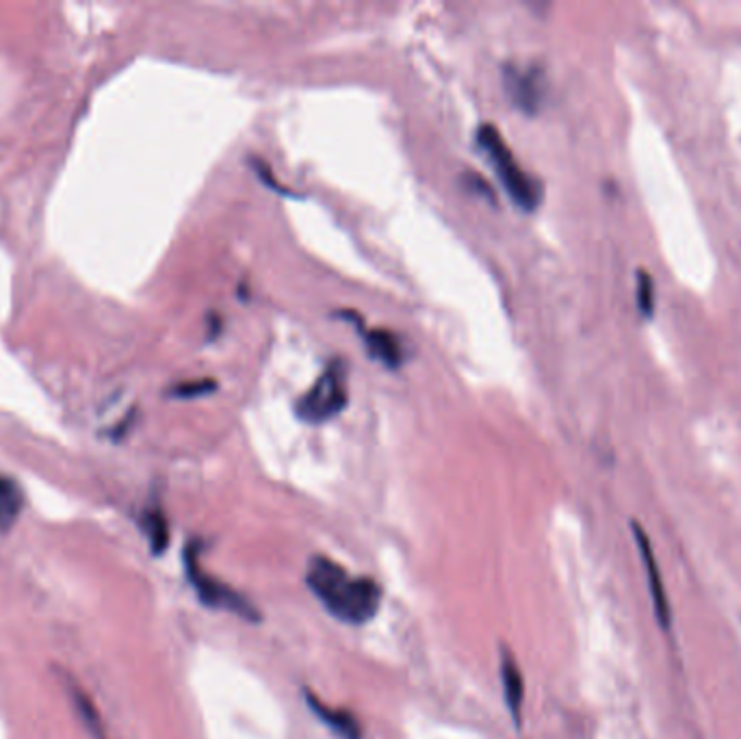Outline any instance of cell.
Wrapping results in <instances>:
<instances>
[{
  "label": "cell",
  "mask_w": 741,
  "mask_h": 739,
  "mask_svg": "<svg viewBox=\"0 0 741 739\" xmlns=\"http://www.w3.org/2000/svg\"><path fill=\"white\" fill-rule=\"evenodd\" d=\"M306 586L341 623L365 625L382 605V588L371 577H351L338 562L314 555L306 570Z\"/></svg>",
  "instance_id": "cell-1"
},
{
  "label": "cell",
  "mask_w": 741,
  "mask_h": 739,
  "mask_svg": "<svg viewBox=\"0 0 741 739\" xmlns=\"http://www.w3.org/2000/svg\"><path fill=\"white\" fill-rule=\"evenodd\" d=\"M480 150L489 157L498 183L503 185L509 200L520 211H533L542 200L540 183L529 176L516 161L511 148L505 144L501 131L493 124H482L476 133Z\"/></svg>",
  "instance_id": "cell-2"
},
{
  "label": "cell",
  "mask_w": 741,
  "mask_h": 739,
  "mask_svg": "<svg viewBox=\"0 0 741 739\" xmlns=\"http://www.w3.org/2000/svg\"><path fill=\"white\" fill-rule=\"evenodd\" d=\"M347 402H349L347 369L343 360H334L323 369L317 382L297 399L295 415L304 423L319 426L338 417L347 408Z\"/></svg>",
  "instance_id": "cell-3"
},
{
  "label": "cell",
  "mask_w": 741,
  "mask_h": 739,
  "mask_svg": "<svg viewBox=\"0 0 741 739\" xmlns=\"http://www.w3.org/2000/svg\"><path fill=\"white\" fill-rule=\"evenodd\" d=\"M200 542H189L185 549V570L192 581V586L198 592V599L202 605L220 612H231L244 618L247 623H260V612L247 601L244 594H239L235 588L226 586L218 577L209 575L200 566Z\"/></svg>",
  "instance_id": "cell-4"
},
{
  "label": "cell",
  "mask_w": 741,
  "mask_h": 739,
  "mask_svg": "<svg viewBox=\"0 0 741 739\" xmlns=\"http://www.w3.org/2000/svg\"><path fill=\"white\" fill-rule=\"evenodd\" d=\"M503 85L511 104L522 113H535L540 109L544 100V81L540 70L507 65L503 72Z\"/></svg>",
  "instance_id": "cell-5"
},
{
  "label": "cell",
  "mask_w": 741,
  "mask_h": 739,
  "mask_svg": "<svg viewBox=\"0 0 741 739\" xmlns=\"http://www.w3.org/2000/svg\"><path fill=\"white\" fill-rule=\"evenodd\" d=\"M633 535H635V542H638V549H640L644 568H646L649 590H651L655 616H657L662 629H664V631H670V627H672V609H670V603H668V594H666V588H664V579H662V570H659L655 551H653L651 540H649V535H646V531H644L642 525L633 522Z\"/></svg>",
  "instance_id": "cell-6"
},
{
  "label": "cell",
  "mask_w": 741,
  "mask_h": 739,
  "mask_svg": "<svg viewBox=\"0 0 741 739\" xmlns=\"http://www.w3.org/2000/svg\"><path fill=\"white\" fill-rule=\"evenodd\" d=\"M308 707L312 710V714L325 725L330 727L336 736L341 739H362V727L358 723V718L347 712V710H336L325 705L319 697H314L310 690L304 692Z\"/></svg>",
  "instance_id": "cell-7"
},
{
  "label": "cell",
  "mask_w": 741,
  "mask_h": 739,
  "mask_svg": "<svg viewBox=\"0 0 741 739\" xmlns=\"http://www.w3.org/2000/svg\"><path fill=\"white\" fill-rule=\"evenodd\" d=\"M501 683H503V697H505L507 712L511 714L516 729H520L524 686H522V675L518 670V664L507 649H503V653H501Z\"/></svg>",
  "instance_id": "cell-8"
},
{
  "label": "cell",
  "mask_w": 741,
  "mask_h": 739,
  "mask_svg": "<svg viewBox=\"0 0 741 739\" xmlns=\"http://www.w3.org/2000/svg\"><path fill=\"white\" fill-rule=\"evenodd\" d=\"M365 345L373 360L382 362L386 369H399L404 365V347L395 332L386 328H373L365 332Z\"/></svg>",
  "instance_id": "cell-9"
},
{
  "label": "cell",
  "mask_w": 741,
  "mask_h": 739,
  "mask_svg": "<svg viewBox=\"0 0 741 739\" xmlns=\"http://www.w3.org/2000/svg\"><path fill=\"white\" fill-rule=\"evenodd\" d=\"M22 503H24V496L20 486L13 480L0 476V535L7 533L17 520Z\"/></svg>",
  "instance_id": "cell-10"
},
{
  "label": "cell",
  "mask_w": 741,
  "mask_h": 739,
  "mask_svg": "<svg viewBox=\"0 0 741 739\" xmlns=\"http://www.w3.org/2000/svg\"><path fill=\"white\" fill-rule=\"evenodd\" d=\"M144 531H146V535L150 540V546H152V551L157 555L168 549V544H170V525H168L165 514L159 507L146 509V514H144Z\"/></svg>",
  "instance_id": "cell-11"
},
{
  "label": "cell",
  "mask_w": 741,
  "mask_h": 739,
  "mask_svg": "<svg viewBox=\"0 0 741 739\" xmlns=\"http://www.w3.org/2000/svg\"><path fill=\"white\" fill-rule=\"evenodd\" d=\"M213 391H218V382L215 380H192V382H181L174 389H170V397L196 399V397L209 395Z\"/></svg>",
  "instance_id": "cell-12"
},
{
  "label": "cell",
  "mask_w": 741,
  "mask_h": 739,
  "mask_svg": "<svg viewBox=\"0 0 741 739\" xmlns=\"http://www.w3.org/2000/svg\"><path fill=\"white\" fill-rule=\"evenodd\" d=\"M655 286H653V280L651 275L642 269L638 271V306L642 310V315L651 317L653 315V308H655Z\"/></svg>",
  "instance_id": "cell-13"
}]
</instances>
